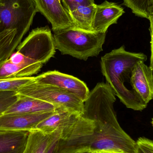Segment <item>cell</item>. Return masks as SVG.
Here are the masks:
<instances>
[{
  "mask_svg": "<svg viewBox=\"0 0 153 153\" xmlns=\"http://www.w3.org/2000/svg\"><path fill=\"white\" fill-rule=\"evenodd\" d=\"M92 153H126L121 151H115V150H95L91 152Z\"/></svg>",
  "mask_w": 153,
  "mask_h": 153,
  "instance_id": "25",
  "label": "cell"
},
{
  "mask_svg": "<svg viewBox=\"0 0 153 153\" xmlns=\"http://www.w3.org/2000/svg\"><path fill=\"white\" fill-rule=\"evenodd\" d=\"M56 49L63 55H68L79 60L87 61L97 56L103 51L106 33L87 31L69 27L54 31Z\"/></svg>",
  "mask_w": 153,
  "mask_h": 153,
  "instance_id": "3",
  "label": "cell"
},
{
  "mask_svg": "<svg viewBox=\"0 0 153 153\" xmlns=\"http://www.w3.org/2000/svg\"><path fill=\"white\" fill-rule=\"evenodd\" d=\"M147 57L142 53L128 52L125 46L112 50L101 57V71L120 101L129 109L142 111L147 107L146 103L133 91L125 85L129 82L133 69L139 62H145Z\"/></svg>",
  "mask_w": 153,
  "mask_h": 153,
  "instance_id": "2",
  "label": "cell"
},
{
  "mask_svg": "<svg viewBox=\"0 0 153 153\" xmlns=\"http://www.w3.org/2000/svg\"><path fill=\"white\" fill-rule=\"evenodd\" d=\"M34 129L30 131L25 146L21 153H47L54 136Z\"/></svg>",
  "mask_w": 153,
  "mask_h": 153,
  "instance_id": "16",
  "label": "cell"
},
{
  "mask_svg": "<svg viewBox=\"0 0 153 153\" xmlns=\"http://www.w3.org/2000/svg\"><path fill=\"white\" fill-rule=\"evenodd\" d=\"M69 15L75 11L95 4L94 0H61Z\"/></svg>",
  "mask_w": 153,
  "mask_h": 153,
  "instance_id": "20",
  "label": "cell"
},
{
  "mask_svg": "<svg viewBox=\"0 0 153 153\" xmlns=\"http://www.w3.org/2000/svg\"><path fill=\"white\" fill-rule=\"evenodd\" d=\"M29 132L0 131V153H21Z\"/></svg>",
  "mask_w": 153,
  "mask_h": 153,
  "instance_id": "14",
  "label": "cell"
},
{
  "mask_svg": "<svg viewBox=\"0 0 153 153\" xmlns=\"http://www.w3.org/2000/svg\"><path fill=\"white\" fill-rule=\"evenodd\" d=\"M134 153H153V142L152 140L140 137L135 142Z\"/></svg>",
  "mask_w": 153,
  "mask_h": 153,
  "instance_id": "23",
  "label": "cell"
},
{
  "mask_svg": "<svg viewBox=\"0 0 153 153\" xmlns=\"http://www.w3.org/2000/svg\"><path fill=\"white\" fill-rule=\"evenodd\" d=\"M35 76L0 79V92H17L22 86L35 81Z\"/></svg>",
  "mask_w": 153,
  "mask_h": 153,
  "instance_id": "19",
  "label": "cell"
},
{
  "mask_svg": "<svg viewBox=\"0 0 153 153\" xmlns=\"http://www.w3.org/2000/svg\"><path fill=\"white\" fill-rule=\"evenodd\" d=\"M125 13L124 8L117 4L105 1L96 4L92 23V31L106 33L110 26L117 23L118 19Z\"/></svg>",
  "mask_w": 153,
  "mask_h": 153,
  "instance_id": "12",
  "label": "cell"
},
{
  "mask_svg": "<svg viewBox=\"0 0 153 153\" xmlns=\"http://www.w3.org/2000/svg\"><path fill=\"white\" fill-rule=\"evenodd\" d=\"M132 89L146 104L153 98L152 66L140 62L133 69L130 78Z\"/></svg>",
  "mask_w": 153,
  "mask_h": 153,
  "instance_id": "11",
  "label": "cell"
},
{
  "mask_svg": "<svg viewBox=\"0 0 153 153\" xmlns=\"http://www.w3.org/2000/svg\"><path fill=\"white\" fill-rule=\"evenodd\" d=\"M123 4L132 10L136 16L153 22V0H123Z\"/></svg>",
  "mask_w": 153,
  "mask_h": 153,
  "instance_id": "18",
  "label": "cell"
},
{
  "mask_svg": "<svg viewBox=\"0 0 153 153\" xmlns=\"http://www.w3.org/2000/svg\"><path fill=\"white\" fill-rule=\"evenodd\" d=\"M116 95L107 83H98L84 102L82 116L92 120V134L82 144L91 151L115 150L134 153L135 142L122 129L114 108Z\"/></svg>",
  "mask_w": 153,
  "mask_h": 153,
  "instance_id": "1",
  "label": "cell"
},
{
  "mask_svg": "<svg viewBox=\"0 0 153 153\" xmlns=\"http://www.w3.org/2000/svg\"><path fill=\"white\" fill-rule=\"evenodd\" d=\"M54 153H92L90 149L87 147L72 146L65 144L59 140Z\"/></svg>",
  "mask_w": 153,
  "mask_h": 153,
  "instance_id": "22",
  "label": "cell"
},
{
  "mask_svg": "<svg viewBox=\"0 0 153 153\" xmlns=\"http://www.w3.org/2000/svg\"><path fill=\"white\" fill-rule=\"evenodd\" d=\"M37 12L33 0H0V31L16 29L22 39Z\"/></svg>",
  "mask_w": 153,
  "mask_h": 153,
  "instance_id": "5",
  "label": "cell"
},
{
  "mask_svg": "<svg viewBox=\"0 0 153 153\" xmlns=\"http://www.w3.org/2000/svg\"><path fill=\"white\" fill-rule=\"evenodd\" d=\"M42 66L41 63L31 65L14 64L8 59L0 64V79L31 76L39 72Z\"/></svg>",
  "mask_w": 153,
  "mask_h": 153,
  "instance_id": "15",
  "label": "cell"
},
{
  "mask_svg": "<svg viewBox=\"0 0 153 153\" xmlns=\"http://www.w3.org/2000/svg\"><path fill=\"white\" fill-rule=\"evenodd\" d=\"M60 133H55L54 136V138H53V141H52V143L50 145V147L47 153H54L55 151L57 145L60 140Z\"/></svg>",
  "mask_w": 153,
  "mask_h": 153,
  "instance_id": "24",
  "label": "cell"
},
{
  "mask_svg": "<svg viewBox=\"0 0 153 153\" xmlns=\"http://www.w3.org/2000/svg\"><path fill=\"white\" fill-rule=\"evenodd\" d=\"M55 111L37 113L1 114L0 131L34 130L37 124L52 115Z\"/></svg>",
  "mask_w": 153,
  "mask_h": 153,
  "instance_id": "10",
  "label": "cell"
},
{
  "mask_svg": "<svg viewBox=\"0 0 153 153\" xmlns=\"http://www.w3.org/2000/svg\"><path fill=\"white\" fill-rule=\"evenodd\" d=\"M35 81L49 85L73 94L85 101L90 90L86 84L77 77L57 71H49L35 76Z\"/></svg>",
  "mask_w": 153,
  "mask_h": 153,
  "instance_id": "8",
  "label": "cell"
},
{
  "mask_svg": "<svg viewBox=\"0 0 153 153\" xmlns=\"http://www.w3.org/2000/svg\"><path fill=\"white\" fill-rule=\"evenodd\" d=\"M17 100L2 114L37 113L55 110L54 105L31 97L17 95Z\"/></svg>",
  "mask_w": 153,
  "mask_h": 153,
  "instance_id": "13",
  "label": "cell"
},
{
  "mask_svg": "<svg viewBox=\"0 0 153 153\" xmlns=\"http://www.w3.org/2000/svg\"><path fill=\"white\" fill-rule=\"evenodd\" d=\"M21 40L16 29L0 31V64L10 58Z\"/></svg>",
  "mask_w": 153,
  "mask_h": 153,
  "instance_id": "17",
  "label": "cell"
},
{
  "mask_svg": "<svg viewBox=\"0 0 153 153\" xmlns=\"http://www.w3.org/2000/svg\"><path fill=\"white\" fill-rule=\"evenodd\" d=\"M17 52L22 56L24 64L31 65L47 62L56 52L54 37L48 27H38L19 44Z\"/></svg>",
  "mask_w": 153,
  "mask_h": 153,
  "instance_id": "6",
  "label": "cell"
},
{
  "mask_svg": "<svg viewBox=\"0 0 153 153\" xmlns=\"http://www.w3.org/2000/svg\"><path fill=\"white\" fill-rule=\"evenodd\" d=\"M17 95L31 97L51 103L58 108L82 114L84 102L77 95L49 85L35 81L22 86Z\"/></svg>",
  "mask_w": 153,
  "mask_h": 153,
  "instance_id": "4",
  "label": "cell"
},
{
  "mask_svg": "<svg viewBox=\"0 0 153 153\" xmlns=\"http://www.w3.org/2000/svg\"><path fill=\"white\" fill-rule=\"evenodd\" d=\"M37 12L42 13L52 25L53 31L75 27L61 0H33Z\"/></svg>",
  "mask_w": 153,
  "mask_h": 153,
  "instance_id": "9",
  "label": "cell"
},
{
  "mask_svg": "<svg viewBox=\"0 0 153 153\" xmlns=\"http://www.w3.org/2000/svg\"><path fill=\"white\" fill-rule=\"evenodd\" d=\"M18 99L16 92H0V115L3 113Z\"/></svg>",
  "mask_w": 153,
  "mask_h": 153,
  "instance_id": "21",
  "label": "cell"
},
{
  "mask_svg": "<svg viewBox=\"0 0 153 153\" xmlns=\"http://www.w3.org/2000/svg\"><path fill=\"white\" fill-rule=\"evenodd\" d=\"M81 115L65 109L57 108L52 115L37 124L35 129L49 135L60 133V140L65 141Z\"/></svg>",
  "mask_w": 153,
  "mask_h": 153,
  "instance_id": "7",
  "label": "cell"
}]
</instances>
